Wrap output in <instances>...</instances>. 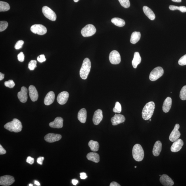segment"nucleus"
<instances>
[{"instance_id":"obj_1","label":"nucleus","mask_w":186,"mask_h":186,"mask_svg":"<svg viewBox=\"0 0 186 186\" xmlns=\"http://www.w3.org/2000/svg\"><path fill=\"white\" fill-rule=\"evenodd\" d=\"M155 104L153 101L147 103L144 106L142 111V117L144 120H148L152 117L153 114Z\"/></svg>"},{"instance_id":"obj_2","label":"nucleus","mask_w":186,"mask_h":186,"mask_svg":"<svg viewBox=\"0 0 186 186\" xmlns=\"http://www.w3.org/2000/svg\"><path fill=\"white\" fill-rule=\"evenodd\" d=\"M4 127L10 132H19L22 130V126L21 122L18 119L14 118L12 122L5 124Z\"/></svg>"},{"instance_id":"obj_3","label":"nucleus","mask_w":186,"mask_h":186,"mask_svg":"<svg viewBox=\"0 0 186 186\" xmlns=\"http://www.w3.org/2000/svg\"><path fill=\"white\" fill-rule=\"evenodd\" d=\"M91 68L90 60L88 58H85L83 60L82 66L80 70L81 78L83 79H86L88 76Z\"/></svg>"},{"instance_id":"obj_4","label":"nucleus","mask_w":186,"mask_h":186,"mask_svg":"<svg viewBox=\"0 0 186 186\" xmlns=\"http://www.w3.org/2000/svg\"><path fill=\"white\" fill-rule=\"evenodd\" d=\"M132 156L134 159L138 162L143 160L144 152L143 147L140 144H136L133 148Z\"/></svg>"},{"instance_id":"obj_5","label":"nucleus","mask_w":186,"mask_h":186,"mask_svg":"<svg viewBox=\"0 0 186 186\" xmlns=\"http://www.w3.org/2000/svg\"><path fill=\"white\" fill-rule=\"evenodd\" d=\"M164 74V70L160 67H158L154 68L151 71L149 75L150 80L151 81H155L162 77Z\"/></svg>"},{"instance_id":"obj_6","label":"nucleus","mask_w":186,"mask_h":186,"mask_svg":"<svg viewBox=\"0 0 186 186\" xmlns=\"http://www.w3.org/2000/svg\"><path fill=\"white\" fill-rule=\"evenodd\" d=\"M96 31L95 27L93 25L88 24L82 29L81 33L83 36L88 37L92 36L95 34Z\"/></svg>"},{"instance_id":"obj_7","label":"nucleus","mask_w":186,"mask_h":186,"mask_svg":"<svg viewBox=\"0 0 186 186\" xmlns=\"http://www.w3.org/2000/svg\"><path fill=\"white\" fill-rule=\"evenodd\" d=\"M43 13L47 18L50 20L55 21L57 18V16L53 10L46 6H44L42 8Z\"/></svg>"},{"instance_id":"obj_8","label":"nucleus","mask_w":186,"mask_h":186,"mask_svg":"<svg viewBox=\"0 0 186 186\" xmlns=\"http://www.w3.org/2000/svg\"><path fill=\"white\" fill-rule=\"evenodd\" d=\"M30 30L31 32L35 34L40 35H45L47 32L46 28L41 24L33 25L31 27Z\"/></svg>"},{"instance_id":"obj_9","label":"nucleus","mask_w":186,"mask_h":186,"mask_svg":"<svg viewBox=\"0 0 186 186\" xmlns=\"http://www.w3.org/2000/svg\"><path fill=\"white\" fill-rule=\"evenodd\" d=\"M109 59L111 63L112 64H118L121 61L120 54L118 51H112L110 53Z\"/></svg>"},{"instance_id":"obj_10","label":"nucleus","mask_w":186,"mask_h":186,"mask_svg":"<svg viewBox=\"0 0 186 186\" xmlns=\"http://www.w3.org/2000/svg\"><path fill=\"white\" fill-rule=\"evenodd\" d=\"M15 180L13 177L10 175H5L0 177V185L4 186H8L11 185Z\"/></svg>"},{"instance_id":"obj_11","label":"nucleus","mask_w":186,"mask_h":186,"mask_svg":"<svg viewBox=\"0 0 186 186\" xmlns=\"http://www.w3.org/2000/svg\"><path fill=\"white\" fill-rule=\"evenodd\" d=\"M179 125L178 124H175L173 130L170 134L169 137V140L172 142H174L178 139L180 137L181 133L179 131Z\"/></svg>"},{"instance_id":"obj_12","label":"nucleus","mask_w":186,"mask_h":186,"mask_svg":"<svg viewBox=\"0 0 186 186\" xmlns=\"http://www.w3.org/2000/svg\"><path fill=\"white\" fill-rule=\"evenodd\" d=\"M62 135L59 134L50 133L48 134L45 137V140L46 141L49 143H53L54 142L59 141L61 139Z\"/></svg>"},{"instance_id":"obj_13","label":"nucleus","mask_w":186,"mask_h":186,"mask_svg":"<svg viewBox=\"0 0 186 186\" xmlns=\"http://www.w3.org/2000/svg\"><path fill=\"white\" fill-rule=\"evenodd\" d=\"M28 90L26 88L22 87L21 91L18 93V97L20 101L22 103H25L28 99Z\"/></svg>"},{"instance_id":"obj_14","label":"nucleus","mask_w":186,"mask_h":186,"mask_svg":"<svg viewBox=\"0 0 186 186\" xmlns=\"http://www.w3.org/2000/svg\"><path fill=\"white\" fill-rule=\"evenodd\" d=\"M69 97V94L67 92H62L58 96L57 100L58 103L61 105H64L67 101Z\"/></svg>"},{"instance_id":"obj_15","label":"nucleus","mask_w":186,"mask_h":186,"mask_svg":"<svg viewBox=\"0 0 186 186\" xmlns=\"http://www.w3.org/2000/svg\"><path fill=\"white\" fill-rule=\"evenodd\" d=\"M183 145V141L182 139H179L173 142L171 148V151L174 152H179L181 150Z\"/></svg>"},{"instance_id":"obj_16","label":"nucleus","mask_w":186,"mask_h":186,"mask_svg":"<svg viewBox=\"0 0 186 186\" xmlns=\"http://www.w3.org/2000/svg\"><path fill=\"white\" fill-rule=\"evenodd\" d=\"M160 182L165 186H172L174 184V182L170 177L166 174H163L160 179Z\"/></svg>"},{"instance_id":"obj_17","label":"nucleus","mask_w":186,"mask_h":186,"mask_svg":"<svg viewBox=\"0 0 186 186\" xmlns=\"http://www.w3.org/2000/svg\"><path fill=\"white\" fill-rule=\"evenodd\" d=\"M103 113L100 109H98L94 113L93 117V122L96 125L99 124L103 119Z\"/></svg>"},{"instance_id":"obj_18","label":"nucleus","mask_w":186,"mask_h":186,"mask_svg":"<svg viewBox=\"0 0 186 186\" xmlns=\"http://www.w3.org/2000/svg\"><path fill=\"white\" fill-rule=\"evenodd\" d=\"M125 118L123 115L116 114L111 119V122L113 125H116L124 122Z\"/></svg>"},{"instance_id":"obj_19","label":"nucleus","mask_w":186,"mask_h":186,"mask_svg":"<svg viewBox=\"0 0 186 186\" xmlns=\"http://www.w3.org/2000/svg\"><path fill=\"white\" fill-rule=\"evenodd\" d=\"M63 119L60 117L56 118L53 122L50 123V127L54 128H61L63 126Z\"/></svg>"},{"instance_id":"obj_20","label":"nucleus","mask_w":186,"mask_h":186,"mask_svg":"<svg viewBox=\"0 0 186 186\" xmlns=\"http://www.w3.org/2000/svg\"><path fill=\"white\" fill-rule=\"evenodd\" d=\"M29 93L31 100L33 102L36 101L38 99V94L35 87L30 85L29 87Z\"/></svg>"},{"instance_id":"obj_21","label":"nucleus","mask_w":186,"mask_h":186,"mask_svg":"<svg viewBox=\"0 0 186 186\" xmlns=\"http://www.w3.org/2000/svg\"><path fill=\"white\" fill-rule=\"evenodd\" d=\"M55 99V93L53 91H50L46 96L44 99V103L47 106L51 105L53 103Z\"/></svg>"},{"instance_id":"obj_22","label":"nucleus","mask_w":186,"mask_h":186,"mask_svg":"<svg viewBox=\"0 0 186 186\" xmlns=\"http://www.w3.org/2000/svg\"><path fill=\"white\" fill-rule=\"evenodd\" d=\"M172 104V99L170 97H167L163 103L162 107L163 111L165 113L169 112L171 109Z\"/></svg>"},{"instance_id":"obj_23","label":"nucleus","mask_w":186,"mask_h":186,"mask_svg":"<svg viewBox=\"0 0 186 186\" xmlns=\"http://www.w3.org/2000/svg\"><path fill=\"white\" fill-rule=\"evenodd\" d=\"M162 148V144L160 141L156 142L154 145L153 151V155L154 156H158L160 155V152L161 151Z\"/></svg>"},{"instance_id":"obj_24","label":"nucleus","mask_w":186,"mask_h":186,"mask_svg":"<svg viewBox=\"0 0 186 186\" xmlns=\"http://www.w3.org/2000/svg\"><path fill=\"white\" fill-rule=\"evenodd\" d=\"M87 117V113L86 109L83 108L79 111L78 115V120L83 124L86 122Z\"/></svg>"},{"instance_id":"obj_25","label":"nucleus","mask_w":186,"mask_h":186,"mask_svg":"<svg viewBox=\"0 0 186 186\" xmlns=\"http://www.w3.org/2000/svg\"><path fill=\"white\" fill-rule=\"evenodd\" d=\"M143 11L145 15L150 20H153L155 19L156 16L155 14L150 8L147 6H144L143 8Z\"/></svg>"},{"instance_id":"obj_26","label":"nucleus","mask_w":186,"mask_h":186,"mask_svg":"<svg viewBox=\"0 0 186 186\" xmlns=\"http://www.w3.org/2000/svg\"><path fill=\"white\" fill-rule=\"evenodd\" d=\"M141 61V58L139 52H136L134 55V57L132 63L133 67L136 68L138 65L140 63Z\"/></svg>"},{"instance_id":"obj_27","label":"nucleus","mask_w":186,"mask_h":186,"mask_svg":"<svg viewBox=\"0 0 186 186\" xmlns=\"http://www.w3.org/2000/svg\"><path fill=\"white\" fill-rule=\"evenodd\" d=\"M87 158L88 160L98 163L100 161V156L98 153L95 152H90L87 154Z\"/></svg>"},{"instance_id":"obj_28","label":"nucleus","mask_w":186,"mask_h":186,"mask_svg":"<svg viewBox=\"0 0 186 186\" xmlns=\"http://www.w3.org/2000/svg\"><path fill=\"white\" fill-rule=\"evenodd\" d=\"M141 36V33L139 32L135 31L132 34L130 39V42L133 44L137 43L138 41Z\"/></svg>"},{"instance_id":"obj_29","label":"nucleus","mask_w":186,"mask_h":186,"mask_svg":"<svg viewBox=\"0 0 186 186\" xmlns=\"http://www.w3.org/2000/svg\"><path fill=\"white\" fill-rule=\"evenodd\" d=\"M88 145L92 151L96 152L99 150V143L97 141L91 140L89 142Z\"/></svg>"},{"instance_id":"obj_30","label":"nucleus","mask_w":186,"mask_h":186,"mask_svg":"<svg viewBox=\"0 0 186 186\" xmlns=\"http://www.w3.org/2000/svg\"><path fill=\"white\" fill-rule=\"evenodd\" d=\"M111 22L117 26L122 27L125 25L124 20L119 18H114L111 20Z\"/></svg>"},{"instance_id":"obj_31","label":"nucleus","mask_w":186,"mask_h":186,"mask_svg":"<svg viewBox=\"0 0 186 186\" xmlns=\"http://www.w3.org/2000/svg\"><path fill=\"white\" fill-rule=\"evenodd\" d=\"M10 9L9 4L6 2L0 1V12H6Z\"/></svg>"},{"instance_id":"obj_32","label":"nucleus","mask_w":186,"mask_h":186,"mask_svg":"<svg viewBox=\"0 0 186 186\" xmlns=\"http://www.w3.org/2000/svg\"><path fill=\"white\" fill-rule=\"evenodd\" d=\"M169 9L171 10H178L182 12H186V7L184 6H178L174 5H170L169 7Z\"/></svg>"},{"instance_id":"obj_33","label":"nucleus","mask_w":186,"mask_h":186,"mask_svg":"<svg viewBox=\"0 0 186 186\" xmlns=\"http://www.w3.org/2000/svg\"><path fill=\"white\" fill-rule=\"evenodd\" d=\"M179 97L182 100H186V85L182 88L179 94Z\"/></svg>"},{"instance_id":"obj_34","label":"nucleus","mask_w":186,"mask_h":186,"mask_svg":"<svg viewBox=\"0 0 186 186\" xmlns=\"http://www.w3.org/2000/svg\"><path fill=\"white\" fill-rule=\"evenodd\" d=\"M122 106H121V104L119 102H117L116 103L115 106L113 109V111L114 112L120 113L122 112Z\"/></svg>"},{"instance_id":"obj_35","label":"nucleus","mask_w":186,"mask_h":186,"mask_svg":"<svg viewBox=\"0 0 186 186\" xmlns=\"http://www.w3.org/2000/svg\"><path fill=\"white\" fill-rule=\"evenodd\" d=\"M37 61L35 60H31L29 63L28 67L30 70H33L37 67Z\"/></svg>"},{"instance_id":"obj_36","label":"nucleus","mask_w":186,"mask_h":186,"mask_svg":"<svg viewBox=\"0 0 186 186\" xmlns=\"http://www.w3.org/2000/svg\"><path fill=\"white\" fill-rule=\"evenodd\" d=\"M121 5L125 8H128L130 6L129 0H119Z\"/></svg>"},{"instance_id":"obj_37","label":"nucleus","mask_w":186,"mask_h":186,"mask_svg":"<svg viewBox=\"0 0 186 186\" xmlns=\"http://www.w3.org/2000/svg\"><path fill=\"white\" fill-rule=\"evenodd\" d=\"M8 23L7 22L3 21L0 22V31L2 32L6 30L7 28Z\"/></svg>"},{"instance_id":"obj_38","label":"nucleus","mask_w":186,"mask_h":186,"mask_svg":"<svg viewBox=\"0 0 186 186\" xmlns=\"http://www.w3.org/2000/svg\"><path fill=\"white\" fill-rule=\"evenodd\" d=\"M5 86L6 87L9 88H12L15 86V83H14L13 80H10L8 81H5L4 83Z\"/></svg>"},{"instance_id":"obj_39","label":"nucleus","mask_w":186,"mask_h":186,"mask_svg":"<svg viewBox=\"0 0 186 186\" xmlns=\"http://www.w3.org/2000/svg\"><path fill=\"white\" fill-rule=\"evenodd\" d=\"M178 63L180 66H185L186 65V54L182 57L179 60Z\"/></svg>"},{"instance_id":"obj_40","label":"nucleus","mask_w":186,"mask_h":186,"mask_svg":"<svg viewBox=\"0 0 186 186\" xmlns=\"http://www.w3.org/2000/svg\"><path fill=\"white\" fill-rule=\"evenodd\" d=\"M24 41L22 40L19 41L16 43L14 48L17 50L19 49L22 47L23 45H24Z\"/></svg>"},{"instance_id":"obj_41","label":"nucleus","mask_w":186,"mask_h":186,"mask_svg":"<svg viewBox=\"0 0 186 186\" xmlns=\"http://www.w3.org/2000/svg\"><path fill=\"white\" fill-rule=\"evenodd\" d=\"M18 59L20 62H22L24 61L25 56L23 53L22 52H20V53L18 54L17 56Z\"/></svg>"},{"instance_id":"obj_42","label":"nucleus","mask_w":186,"mask_h":186,"mask_svg":"<svg viewBox=\"0 0 186 186\" xmlns=\"http://www.w3.org/2000/svg\"><path fill=\"white\" fill-rule=\"evenodd\" d=\"M37 59L38 61L40 62H43L46 61V58L45 56L44 55H41L38 56L37 57Z\"/></svg>"},{"instance_id":"obj_43","label":"nucleus","mask_w":186,"mask_h":186,"mask_svg":"<svg viewBox=\"0 0 186 186\" xmlns=\"http://www.w3.org/2000/svg\"><path fill=\"white\" fill-rule=\"evenodd\" d=\"M34 161V159L30 156H28L27 158L26 162L30 164H32Z\"/></svg>"},{"instance_id":"obj_44","label":"nucleus","mask_w":186,"mask_h":186,"mask_svg":"<svg viewBox=\"0 0 186 186\" xmlns=\"http://www.w3.org/2000/svg\"><path fill=\"white\" fill-rule=\"evenodd\" d=\"M44 159V158L43 157H39L37 158V162L39 164L42 165Z\"/></svg>"},{"instance_id":"obj_45","label":"nucleus","mask_w":186,"mask_h":186,"mask_svg":"<svg viewBox=\"0 0 186 186\" xmlns=\"http://www.w3.org/2000/svg\"><path fill=\"white\" fill-rule=\"evenodd\" d=\"M6 150L2 147L1 145H0V154H6Z\"/></svg>"},{"instance_id":"obj_46","label":"nucleus","mask_w":186,"mask_h":186,"mask_svg":"<svg viewBox=\"0 0 186 186\" xmlns=\"http://www.w3.org/2000/svg\"><path fill=\"white\" fill-rule=\"evenodd\" d=\"M80 177L81 179H85L87 177L86 173H80Z\"/></svg>"},{"instance_id":"obj_47","label":"nucleus","mask_w":186,"mask_h":186,"mask_svg":"<svg viewBox=\"0 0 186 186\" xmlns=\"http://www.w3.org/2000/svg\"><path fill=\"white\" fill-rule=\"evenodd\" d=\"M110 186H121L118 183L115 182H113L111 183L110 185Z\"/></svg>"},{"instance_id":"obj_48","label":"nucleus","mask_w":186,"mask_h":186,"mask_svg":"<svg viewBox=\"0 0 186 186\" xmlns=\"http://www.w3.org/2000/svg\"><path fill=\"white\" fill-rule=\"evenodd\" d=\"M72 183L73 185H77V184L78 183V181L77 179H73L72 181Z\"/></svg>"},{"instance_id":"obj_49","label":"nucleus","mask_w":186,"mask_h":186,"mask_svg":"<svg viewBox=\"0 0 186 186\" xmlns=\"http://www.w3.org/2000/svg\"><path fill=\"white\" fill-rule=\"evenodd\" d=\"M4 78V74L0 73V80H3Z\"/></svg>"},{"instance_id":"obj_50","label":"nucleus","mask_w":186,"mask_h":186,"mask_svg":"<svg viewBox=\"0 0 186 186\" xmlns=\"http://www.w3.org/2000/svg\"><path fill=\"white\" fill-rule=\"evenodd\" d=\"M34 183L35 185H36L37 186H41L39 182H38V181H35Z\"/></svg>"},{"instance_id":"obj_51","label":"nucleus","mask_w":186,"mask_h":186,"mask_svg":"<svg viewBox=\"0 0 186 186\" xmlns=\"http://www.w3.org/2000/svg\"><path fill=\"white\" fill-rule=\"evenodd\" d=\"M173 1L177 2V3H180L182 1V0H172Z\"/></svg>"},{"instance_id":"obj_52","label":"nucleus","mask_w":186,"mask_h":186,"mask_svg":"<svg viewBox=\"0 0 186 186\" xmlns=\"http://www.w3.org/2000/svg\"><path fill=\"white\" fill-rule=\"evenodd\" d=\"M74 1L75 2H78L79 0H74Z\"/></svg>"},{"instance_id":"obj_53","label":"nucleus","mask_w":186,"mask_h":186,"mask_svg":"<svg viewBox=\"0 0 186 186\" xmlns=\"http://www.w3.org/2000/svg\"><path fill=\"white\" fill-rule=\"evenodd\" d=\"M29 186H33V185H32V184H30V185H29Z\"/></svg>"},{"instance_id":"obj_54","label":"nucleus","mask_w":186,"mask_h":186,"mask_svg":"<svg viewBox=\"0 0 186 186\" xmlns=\"http://www.w3.org/2000/svg\"><path fill=\"white\" fill-rule=\"evenodd\" d=\"M149 120H150V122H151V119H149Z\"/></svg>"},{"instance_id":"obj_55","label":"nucleus","mask_w":186,"mask_h":186,"mask_svg":"<svg viewBox=\"0 0 186 186\" xmlns=\"http://www.w3.org/2000/svg\"><path fill=\"white\" fill-rule=\"evenodd\" d=\"M135 168H137V166H135Z\"/></svg>"},{"instance_id":"obj_56","label":"nucleus","mask_w":186,"mask_h":186,"mask_svg":"<svg viewBox=\"0 0 186 186\" xmlns=\"http://www.w3.org/2000/svg\"><path fill=\"white\" fill-rule=\"evenodd\" d=\"M161 176V175H160V176Z\"/></svg>"}]
</instances>
